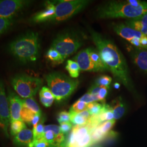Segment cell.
Listing matches in <instances>:
<instances>
[{
    "mask_svg": "<svg viewBox=\"0 0 147 147\" xmlns=\"http://www.w3.org/2000/svg\"><path fill=\"white\" fill-rule=\"evenodd\" d=\"M92 39L100 53L101 58L108 70L131 92H135L125 58L119 49L110 40L98 32L89 29Z\"/></svg>",
    "mask_w": 147,
    "mask_h": 147,
    "instance_id": "1",
    "label": "cell"
},
{
    "mask_svg": "<svg viewBox=\"0 0 147 147\" xmlns=\"http://www.w3.org/2000/svg\"><path fill=\"white\" fill-rule=\"evenodd\" d=\"M147 13V2H142L141 5H133L127 1H112L100 7L97 16L101 19L126 18L135 19Z\"/></svg>",
    "mask_w": 147,
    "mask_h": 147,
    "instance_id": "2",
    "label": "cell"
},
{
    "mask_svg": "<svg viewBox=\"0 0 147 147\" xmlns=\"http://www.w3.org/2000/svg\"><path fill=\"white\" fill-rule=\"evenodd\" d=\"M9 50L11 53L22 63L36 61L39 50L38 34L33 32L25 34L11 42Z\"/></svg>",
    "mask_w": 147,
    "mask_h": 147,
    "instance_id": "3",
    "label": "cell"
},
{
    "mask_svg": "<svg viewBox=\"0 0 147 147\" xmlns=\"http://www.w3.org/2000/svg\"><path fill=\"white\" fill-rule=\"evenodd\" d=\"M45 78L55 99L58 101L67 99L79 86V80L71 79L61 72L50 73Z\"/></svg>",
    "mask_w": 147,
    "mask_h": 147,
    "instance_id": "4",
    "label": "cell"
},
{
    "mask_svg": "<svg viewBox=\"0 0 147 147\" xmlns=\"http://www.w3.org/2000/svg\"><path fill=\"white\" fill-rule=\"evenodd\" d=\"M83 44L79 34L73 31L64 32L59 34L53 41L51 47L57 51L64 61L76 53Z\"/></svg>",
    "mask_w": 147,
    "mask_h": 147,
    "instance_id": "5",
    "label": "cell"
},
{
    "mask_svg": "<svg viewBox=\"0 0 147 147\" xmlns=\"http://www.w3.org/2000/svg\"><path fill=\"white\" fill-rule=\"evenodd\" d=\"M42 84V79L25 74H19L11 79V84L16 92L22 98H32Z\"/></svg>",
    "mask_w": 147,
    "mask_h": 147,
    "instance_id": "6",
    "label": "cell"
},
{
    "mask_svg": "<svg viewBox=\"0 0 147 147\" xmlns=\"http://www.w3.org/2000/svg\"><path fill=\"white\" fill-rule=\"evenodd\" d=\"M90 2L88 0L60 1L56 5L55 14L50 21L59 22L66 20L84 10Z\"/></svg>",
    "mask_w": 147,
    "mask_h": 147,
    "instance_id": "7",
    "label": "cell"
},
{
    "mask_svg": "<svg viewBox=\"0 0 147 147\" xmlns=\"http://www.w3.org/2000/svg\"><path fill=\"white\" fill-rule=\"evenodd\" d=\"M92 144L90 131L87 126H73L64 147H90Z\"/></svg>",
    "mask_w": 147,
    "mask_h": 147,
    "instance_id": "8",
    "label": "cell"
},
{
    "mask_svg": "<svg viewBox=\"0 0 147 147\" xmlns=\"http://www.w3.org/2000/svg\"><path fill=\"white\" fill-rule=\"evenodd\" d=\"M8 99L5 94V84L0 80V126L6 137H9L8 129L10 122Z\"/></svg>",
    "mask_w": 147,
    "mask_h": 147,
    "instance_id": "9",
    "label": "cell"
},
{
    "mask_svg": "<svg viewBox=\"0 0 147 147\" xmlns=\"http://www.w3.org/2000/svg\"><path fill=\"white\" fill-rule=\"evenodd\" d=\"M28 2L29 1L21 0H0V18H13Z\"/></svg>",
    "mask_w": 147,
    "mask_h": 147,
    "instance_id": "10",
    "label": "cell"
},
{
    "mask_svg": "<svg viewBox=\"0 0 147 147\" xmlns=\"http://www.w3.org/2000/svg\"><path fill=\"white\" fill-rule=\"evenodd\" d=\"M9 104L10 123L13 121L21 120V112L23 107L22 100L14 93L10 92L8 96Z\"/></svg>",
    "mask_w": 147,
    "mask_h": 147,
    "instance_id": "11",
    "label": "cell"
},
{
    "mask_svg": "<svg viewBox=\"0 0 147 147\" xmlns=\"http://www.w3.org/2000/svg\"><path fill=\"white\" fill-rule=\"evenodd\" d=\"M74 60L79 65L81 70L89 71H99L100 70L91 61L89 57V48L85 49L80 51Z\"/></svg>",
    "mask_w": 147,
    "mask_h": 147,
    "instance_id": "12",
    "label": "cell"
},
{
    "mask_svg": "<svg viewBox=\"0 0 147 147\" xmlns=\"http://www.w3.org/2000/svg\"><path fill=\"white\" fill-rule=\"evenodd\" d=\"M113 28L117 34L129 42L135 37L141 39L142 38L147 36L141 32L137 31L124 24H113Z\"/></svg>",
    "mask_w": 147,
    "mask_h": 147,
    "instance_id": "13",
    "label": "cell"
},
{
    "mask_svg": "<svg viewBox=\"0 0 147 147\" xmlns=\"http://www.w3.org/2000/svg\"><path fill=\"white\" fill-rule=\"evenodd\" d=\"M33 134L30 129H25L14 137L13 143L19 147H33Z\"/></svg>",
    "mask_w": 147,
    "mask_h": 147,
    "instance_id": "14",
    "label": "cell"
},
{
    "mask_svg": "<svg viewBox=\"0 0 147 147\" xmlns=\"http://www.w3.org/2000/svg\"><path fill=\"white\" fill-rule=\"evenodd\" d=\"M134 64L142 71L147 74V50L137 48L132 53Z\"/></svg>",
    "mask_w": 147,
    "mask_h": 147,
    "instance_id": "15",
    "label": "cell"
},
{
    "mask_svg": "<svg viewBox=\"0 0 147 147\" xmlns=\"http://www.w3.org/2000/svg\"><path fill=\"white\" fill-rule=\"evenodd\" d=\"M56 5L53 3H48L46 8L36 14L32 18V21L34 22H42L44 21H50L55 14Z\"/></svg>",
    "mask_w": 147,
    "mask_h": 147,
    "instance_id": "16",
    "label": "cell"
},
{
    "mask_svg": "<svg viewBox=\"0 0 147 147\" xmlns=\"http://www.w3.org/2000/svg\"><path fill=\"white\" fill-rule=\"evenodd\" d=\"M125 25L147 36V13L138 18L127 20Z\"/></svg>",
    "mask_w": 147,
    "mask_h": 147,
    "instance_id": "17",
    "label": "cell"
},
{
    "mask_svg": "<svg viewBox=\"0 0 147 147\" xmlns=\"http://www.w3.org/2000/svg\"><path fill=\"white\" fill-rule=\"evenodd\" d=\"M89 57L92 62L100 71L108 70L107 67L102 61L100 53L97 49L95 50L93 48H89Z\"/></svg>",
    "mask_w": 147,
    "mask_h": 147,
    "instance_id": "18",
    "label": "cell"
},
{
    "mask_svg": "<svg viewBox=\"0 0 147 147\" xmlns=\"http://www.w3.org/2000/svg\"><path fill=\"white\" fill-rule=\"evenodd\" d=\"M111 107L115 121L120 119L125 114L126 111L125 106L121 98L117 99L115 101L114 105Z\"/></svg>",
    "mask_w": 147,
    "mask_h": 147,
    "instance_id": "19",
    "label": "cell"
},
{
    "mask_svg": "<svg viewBox=\"0 0 147 147\" xmlns=\"http://www.w3.org/2000/svg\"><path fill=\"white\" fill-rule=\"evenodd\" d=\"M65 69L68 71L71 78H77L79 76L81 70L78 63L73 60L69 59L67 61Z\"/></svg>",
    "mask_w": 147,
    "mask_h": 147,
    "instance_id": "20",
    "label": "cell"
},
{
    "mask_svg": "<svg viewBox=\"0 0 147 147\" xmlns=\"http://www.w3.org/2000/svg\"><path fill=\"white\" fill-rule=\"evenodd\" d=\"M25 129H26V125L25 122L22 120L13 121L11 123L10 131L11 135L13 136H16Z\"/></svg>",
    "mask_w": 147,
    "mask_h": 147,
    "instance_id": "21",
    "label": "cell"
},
{
    "mask_svg": "<svg viewBox=\"0 0 147 147\" xmlns=\"http://www.w3.org/2000/svg\"><path fill=\"white\" fill-rule=\"evenodd\" d=\"M23 106L28 108L36 114H41V110L37 102L33 98H29L22 100Z\"/></svg>",
    "mask_w": 147,
    "mask_h": 147,
    "instance_id": "22",
    "label": "cell"
},
{
    "mask_svg": "<svg viewBox=\"0 0 147 147\" xmlns=\"http://www.w3.org/2000/svg\"><path fill=\"white\" fill-rule=\"evenodd\" d=\"M46 56L47 58L53 63L60 64L64 61V59L59 53L53 47H51L47 51Z\"/></svg>",
    "mask_w": 147,
    "mask_h": 147,
    "instance_id": "23",
    "label": "cell"
},
{
    "mask_svg": "<svg viewBox=\"0 0 147 147\" xmlns=\"http://www.w3.org/2000/svg\"><path fill=\"white\" fill-rule=\"evenodd\" d=\"M69 113L70 115V121L74 126H84L87 124L88 119L81 115L80 113Z\"/></svg>",
    "mask_w": 147,
    "mask_h": 147,
    "instance_id": "24",
    "label": "cell"
},
{
    "mask_svg": "<svg viewBox=\"0 0 147 147\" xmlns=\"http://www.w3.org/2000/svg\"><path fill=\"white\" fill-rule=\"evenodd\" d=\"M105 103L102 104L94 102L88 104V110L91 116H98L103 111Z\"/></svg>",
    "mask_w": 147,
    "mask_h": 147,
    "instance_id": "25",
    "label": "cell"
},
{
    "mask_svg": "<svg viewBox=\"0 0 147 147\" xmlns=\"http://www.w3.org/2000/svg\"><path fill=\"white\" fill-rule=\"evenodd\" d=\"M36 115L35 113L28 108L23 106L21 112V120L26 123L29 125H31L32 121Z\"/></svg>",
    "mask_w": 147,
    "mask_h": 147,
    "instance_id": "26",
    "label": "cell"
},
{
    "mask_svg": "<svg viewBox=\"0 0 147 147\" xmlns=\"http://www.w3.org/2000/svg\"><path fill=\"white\" fill-rule=\"evenodd\" d=\"M106 136V135H105L101 131L99 126L95 128L94 129L90 132L91 140L93 144L101 141L103 139L105 138Z\"/></svg>",
    "mask_w": 147,
    "mask_h": 147,
    "instance_id": "27",
    "label": "cell"
},
{
    "mask_svg": "<svg viewBox=\"0 0 147 147\" xmlns=\"http://www.w3.org/2000/svg\"><path fill=\"white\" fill-rule=\"evenodd\" d=\"M88 110V104L81 101L80 100L77 101L71 107L69 113H79L82 111Z\"/></svg>",
    "mask_w": 147,
    "mask_h": 147,
    "instance_id": "28",
    "label": "cell"
},
{
    "mask_svg": "<svg viewBox=\"0 0 147 147\" xmlns=\"http://www.w3.org/2000/svg\"><path fill=\"white\" fill-rule=\"evenodd\" d=\"M44 127L42 122L39 123L37 125L33 126L32 131L33 134V142L42 138L44 135Z\"/></svg>",
    "mask_w": 147,
    "mask_h": 147,
    "instance_id": "29",
    "label": "cell"
},
{
    "mask_svg": "<svg viewBox=\"0 0 147 147\" xmlns=\"http://www.w3.org/2000/svg\"><path fill=\"white\" fill-rule=\"evenodd\" d=\"M13 18L8 19L0 18V35L7 31L13 24Z\"/></svg>",
    "mask_w": 147,
    "mask_h": 147,
    "instance_id": "30",
    "label": "cell"
},
{
    "mask_svg": "<svg viewBox=\"0 0 147 147\" xmlns=\"http://www.w3.org/2000/svg\"><path fill=\"white\" fill-rule=\"evenodd\" d=\"M115 123L116 121L115 119L112 121H106L98 126L101 131L107 135L108 134H109V132L110 131L111 129L114 126Z\"/></svg>",
    "mask_w": 147,
    "mask_h": 147,
    "instance_id": "31",
    "label": "cell"
},
{
    "mask_svg": "<svg viewBox=\"0 0 147 147\" xmlns=\"http://www.w3.org/2000/svg\"><path fill=\"white\" fill-rule=\"evenodd\" d=\"M112 82V78L108 76H102L96 79L95 84L100 87H110V84Z\"/></svg>",
    "mask_w": 147,
    "mask_h": 147,
    "instance_id": "32",
    "label": "cell"
},
{
    "mask_svg": "<svg viewBox=\"0 0 147 147\" xmlns=\"http://www.w3.org/2000/svg\"><path fill=\"white\" fill-rule=\"evenodd\" d=\"M79 100L84 102L87 104H90L94 102H97L99 101L98 95H92L88 93H86L84 96H82Z\"/></svg>",
    "mask_w": 147,
    "mask_h": 147,
    "instance_id": "33",
    "label": "cell"
},
{
    "mask_svg": "<svg viewBox=\"0 0 147 147\" xmlns=\"http://www.w3.org/2000/svg\"><path fill=\"white\" fill-rule=\"evenodd\" d=\"M57 121L59 124L70 122V115L69 112L62 111L59 113L57 116Z\"/></svg>",
    "mask_w": 147,
    "mask_h": 147,
    "instance_id": "34",
    "label": "cell"
},
{
    "mask_svg": "<svg viewBox=\"0 0 147 147\" xmlns=\"http://www.w3.org/2000/svg\"><path fill=\"white\" fill-rule=\"evenodd\" d=\"M39 96L48 99H55V97L50 89L47 87H43L39 92Z\"/></svg>",
    "mask_w": 147,
    "mask_h": 147,
    "instance_id": "35",
    "label": "cell"
},
{
    "mask_svg": "<svg viewBox=\"0 0 147 147\" xmlns=\"http://www.w3.org/2000/svg\"><path fill=\"white\" fill-rule=\"evenodd\" d=\"M56 135L53 133V132L51 130H48L47 131L44 132V135L42 138L50 144L53 145L55 142V139L56 137Z\"/></svg>",
    "mask_w": 147,
    "mask_h": 147,
    "instance_id": "36",
    "label": "cell"
},
{
    "mask_svg": "<svg viewBox=\"0 0 147 147\" xmlns=\"http://www.w3.org/2000/svg\"><path fill=\"white\" fill-rule=\"evenodd\" d=\"M60 130L61 133H62L64 135H67L69 132L71 131L73 128V124L70 122L68 123H63L60 124Z\"/></svg>",
    "mask_w": 147,
    "mask_h": 147,
    "instance_id": "37",
    "label": "cell"
},
{
    "mask_svg": "<svg viewBox=\"0 0 147 147\" xmlns=\"http://www.w3.org/2000/svg\"><path fill=\"white\" fill-rule=\"evenodd\" d=\"M48 130H51L53 132V133L55 134V135L56 136L58 135L59 134L61 133V130H60V127L57 125H46V126H44V132L47 131Z\"/></svg>",
    "mask_w": 147,
    "mask_h": 147,
    "instance_id": "38",
    "label": "cell"
},
{
    "mask_svg": "<svg viewBox=\"0 0 147 147\" xmlns=\"http://www.w3.org/2000/svg\"><path fill=\"white\" fill-rule=\"evenodd\" d=\"M109 88L110 87H101L100 92L98 95L99 101L103 102V103H105L104 101H105V98L107 94L108 89H109Z\"/></svg>",
    "mask_w": 147,
    "mask_h": 147,
    "instance_id": "39",
    "label": "cell"
},
{
    "mask_svg": "<svg viewBox=\"0 0 147 147\" xmlns=\"http://www.w3.org/2000/svg\"><path fill=\"white\" fill-rule=\"evenodd\" d=\"M50 144L43 138L33 142V147H49Z\"/></svg>",
    "mask_w": 147,
    "mask_h": 147,
    "instance_id": "40",
    "label": "cell"
},
{
    "mask_svg": "<svg viewBox=\"0 0 147 147\" xmlns=\"http://www.w3.org/2000/svg\"><path fill=\"white\" fill-rule=\"evenodd\" d=\"M101 88V87L94 84L91 87L88 93L92 95H98L100 92Z\"/></svg>",
    "mask_w": 147,
    "mask_h": 147,
    "instance_id": "41",
    "label": "cell"
},
{
    "mask_svg": "<svg viewBox=\"0 0 147 147\" xmlns=\"http://www.w3.org/2000/svg\"><path fill=\"white\" fill-rule=\"evenodd\" d=\"M55 99H48L42 97H40V100L41 103L46 107H50L53 104V102Z\"/></svg>",
    "mask_w": 147,
    "mask_h": 147,
    "instance_id": "42",
    "label": "cell"
},
{
    "mask_svg": "<svg viewBox=\"0 0 147 147\" xmlns=\"http://www.w3.org/2000/svg\"><path fill=\"white\" fill-rule=\"evenodd\" d=\"M129 42H130L134 46L136 47L137 48L142 49L141 44V38L135 37V38H132Z\"/></svg>",
    "mask_w": 147,
    "mask_h": 147,
    "instance_id": "43",
    "label": "cell"
},
{
    "mask_svg": "<svg viewBox=\"0 0 147 147\" xmlns=\"http://www.w3.org/2000/svg\"><path fill=\"white\" fill-rule=\"evenodd\" d=\"M40 117L41 114H36L32 121L31 125H33V126L37 125L40 119Z\"/></svg>",
    "mask_w": 147,
    "mask_h": 147,
    "instance_id": "44",
    "label": "cell"
},
{
    "mask_svg": "<svg viewBox=\"0 0 147 147\" xmlns=\"http://www.w3.org/2000/svg\"><path fill=\"white\" fill-rule=\"evenodd\" d=\"M141 44L142 49L147 50V36L142 38L141 39Z\"/></svg>",
    "mask_w": 147,
    "mask_h": 147,
    "instance_id": "45",
    "label": "cell"
},
{
    "mask_svg": "<svg viewBox=\"0 0 147 147\" xmlns=\"http://www.w3.org/2000/svg\"><path fill=\"white\" fill-rule=\"evenodd\" d=\"M114 87L116 89H119L120 87V84L118 83H115L114 84Z\"/></svg>",
    "mask_w": 147,
    "mask_h": 147,
    "instance_id": "46",
    "label": "cell"
}]
</instances>
